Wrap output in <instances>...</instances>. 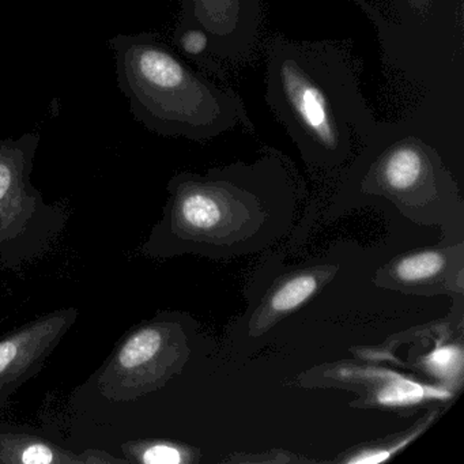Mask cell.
Instances as JSON below:
<instances>
[{"mask_svg":"<svg viewBox=\"0 0 464 464\" xmlns=\"http://www.w3.org/2000/svg\"><path fill=\"white\" fill-rule=\"evenodd\" d=\"M266 102L295 142L322 159L346 156L355 138L379 127L352 62L331 42L276 37L267 50Z\"/></svg>","mask_w":464,"mask_h":464,"instance_id":"6da1fadb","label":"cell"},{"mask_svg":"<svg viewBox=\"0 0 464 464\" xmlns=\"http://www.w3.org/2000/svg\"><path fill=\"white\" fill-rule=\"evenodd\" d=\"M110 48L119 89L149 131L206 140L248 123L237 94L195 72L157 34H116Z\"/></svg>","mask_w":464,"mask_h":464,"instance_id":"7a4b0ae2","label":"cell"},{"mask_svg":"<svg viewBox=\"0 0 464 464\" xmlns=\"http://www.w3.org/2000/svg\"><path fill=\"white\" fill-rule=\"evenodd\" d=\"M40 140L36 131L0 140V270H23L47 254L69 221L32 184Z\"/></svg>","mask_w":464,"mask_h":464,"instance_id":"3957f363","label":"cell"},{"mask_svg":"<svg viewBox=\"0 0 464 464\" xmlns=\"http://www.w3.org/2000/svg\"><path fill=\"white\" fill-rule=\"evenodd\" d=\"M78 314L77 308L56 309L0 336V406L44 368Z\"/></svg>","mask_w":464,"mask_h":464,"instance_id":"277c9868","label":"cell"},{"mask_svg":"<svg viewBox=\"0 0 464 464\" xmlns=\"http://www.w3.org/2000/svg\"><path fill=\"white\" fill-rule=\"evenodd\" d=\"M262 24V0H180L176 32L200 28L208 34L211 53L241 62L254 53Z\"/></svg>","mask_w":464,"mask_h":464,"instance_id":"5b68a950","label":"cell"},{"mask_svg":"<svg viewBox=\"0 0 464 464\" xmlns=\"http://www.w3.org/2000/svg\"><path fill=\"white\" fill-rule=\"evenodd\" d=\"M0 463L66 464L129 463V461L94 450L77 455L34 434L9 431V433H0Z\"/></svg>","mask_w":464,"mask_h":464,"instance_id":"8992f818","label":"cell"},{"mask_svg":"<svg viewBox=\"0 0 464 464\" xmlns=\"http://www.w3.org/2000/svg\"><path fill=\"white\" fill-rule=\"evenodd\" d=\"M428 156L415 140L392 146L382 157V178L391 189L407 191L422 181L428 172Z\"/></svg>","mask_w":464,"mask_h":464,"instance_id":"52a82bcc","label":"cell"},{"mask_svg":"<svg viewBox=\"0 0 464 464\" xmlns=\"http://www.w3.org/2000/svg\"><path fill=\"white\" fill-rule=\"evenodd\" d=\"M385 377H387V384L376 395V401L382 406H410V404H417L431 399L447 401L452 396V393L445 388L420 384L390 371H385Z\"/></svg>","mask_w":464,"mask_h":464,"instance_id":"ba28073f","label":"cell"},{"mask_svg":"<svg viewBox=\"0 0 464 464\" xmlns=\"http://www.w3.org/2000/svg\"><path fill=\"white\" fill-rule=\"evenodd\" d=\"M124 455L129 456L127 461H138L145 464H180L186 461L184 453L178 447L167 442H153V444L123 445Z\"/></svg>","mask_w":464,"mask_h":464,"instance_id":"9c48e42d","label":"cell"},{"mask_svg":"<svg viewBox=\"0 0 464 464\" xmlns=\"http://www.w3.org/2000/svg\"><path fill=\"white\" fill-rule=\"evenodd\" d=\"M316 287L317 282L314 276H298V278L285 284L274 295L273 300H271V306L276 312L293 311V309L300 306L301 304L305 303L314 295Z\"/></svg>","mask_w":464,"mask_h":464,"instance_id":"30bf717a","label":"cell"},{"mask_svg":"<svg viewBox=\"0 0 464 464\" xmlns=\"http://www.w3.org/2000/svg\"><path fill=\"white\" fill-rule=\"evenodd\" d=\"M442 265H444V259L441 255L436 252H422L399 262L395 273L403 281H422L436 276L441 270Z\"/></svg>","mask_w":464,"mask_h":464,"instance_id":"8fae6325","label":"cell"},{"mask_svg":"<svg viewBox=\"0 0 464 464\" xmlns=\"http://www.w3.org/2000/svg\"><path fill=\"white\" fill-rule=\"evenodd\" d=\"M425 365L434 376L452 382L463 368V354L453 344L437 346L430 354L426 355Z\"/></svg>","mask_w":464,"mask_h":464,"instance_id":"7c38bea8","label":"cell"},{"mask_svg":"<svg viewBox=\"0 0 464 464\" xmlns=\"http://www.w3.org/2000/svg\"><path fill=\"white\" fill-rule=\"evenodd\" d=\"M176 42H178L179 48L189 56L202 55L210 45L208 34L203 29L195 28V26L176 32Z\"/></svg>","mask_w":464,"mask_h":464,"instance_id":"4fadbf2b","label":"cell"},{"mask_svg":"<svg viewBox=\"0 0 464 464\" xmlns=\"http://www.w3.org/2000/svg\"><path fill=\"white\" fill-rule=\"evenodd\" d=\"M418 433H420V431H417V433L412 434V436L409 437V439L403 440V441H401V444L390 448V450H374V452L362 453V455L357 456V458H353L352 460H350V463L372 464L380 463V461L387 460V459L391 458V456H392L393 453L398 452V450H401V448L404 447V445L409 444V442L411 441L412 439H415V437L418 436Z\"/></svg>","mask_w":464,"mask_h":464,"instance_id":"5bb4252c","label":"cell"},{"mask_svg":"<svg viewBox=\"0 0 464 464\" xmlns=\"http://www.w3.org/2000/svg\"><path fill=\"white\" fill-rule=\"evenodd\" d=\"M422 2L423 4H426L428 0H411V4L415 5V6H422Z\"/></svg>","mask_w":464,"mask_h":464,"instance_id":"9a60e30c","label":"cell"}]
</instances>
